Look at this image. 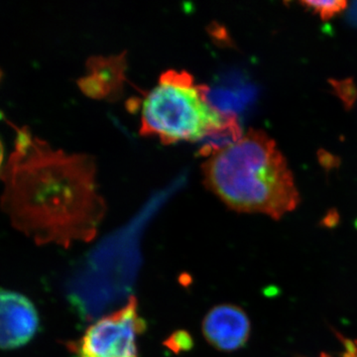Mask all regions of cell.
Instances as JSON below:
<instances>
[{
	"label": "cell",
	"mask_w": 357,
	"mask_h": 357,
	"mask_svg": "<svg viewBox=\"0 0 357 357\" xmlns=\"http://www.w3.org/2000/svg\"><path fill=\"white\" fill-rule=\"evenodd\" d=\"M16 131L1 178V206L11 222L38 244L89 243L105 213L95 160L54 149L27 128Z\"/></svg>",
	"instance_id": "6da1fadb"
},
{
	"label": "cell",
	"mask_w": 357,
	"mask_h": 357,
	"mask_svg": "<svg viewBox=\"0 0 357 357\" xmlns=\"http://www.w3.org/2000/svg\"><path fill=\"white\" fill-rule=\"evenodd\" d=\"M204 154V184L231 210L277 220L299 204L287 161L264 131L249 129L234 142Z\"/></svg>",
	"instance_id": "7a4b0ae2"
},
{
	"label": "cell",
	"mask_w": 357,
	"mask_h": 357,
	"mask_svg": "<svg viewBox=\"0 0 357 357\" xmlns=\"http://www.w3.org/2000/svg\"><path fill=\"white\" fill-rule=\"evenodd\" d=\"M140 134L156 136L164 144L222 136L227 143L241 137L238 119L208 102L206 89L197 86L185 70H169L145 96Z\"/></svg>",
	"instance_id": "3957f363"
},
{
	"label": "cell",
	"mask_w": 357,
	"mask_h": 357,
	"mask_svg": "<svg viewBox=\"0 0 357 357\" xmlns=\"http://www.w3.org/2000/svg\"><path fill=\"white\" fill-rule=\"evenodd\" d=\"M146 330L135 297L128 304L89 326L77 344L75 357H138L137 337Z\"/></svg>",
	"instance_id": "277c9868"
},
{
	"label": "cell",
	"mask_w": 357,
	"mask_h": 357,
	"mask_svg": "<svg viewBox=\"0 0 357 357\" xmlns=\"http://www.w3.org/2000/svg\"><path fill=\"white\" fill-rule=\"evenodd\" d=\"M39 326L38 312L31 301L22 294L0 290V349L27 344Z\"/></svg>",
	"instance_id": "5b68a950"
},
{
	"label": "cell",
	"mask_w": 357,
	"mask_h": 357,
	"mask_svg": "<svg viewBox=\"0 0 357 357\" xmlns=\"http://www.w3.org/2000/svg\"><path fill=\"white\" fill-rule=\"evenodd\" d=\"M251 324L246 312L236 305H218L206 314L203 333L206 342L222 351H236L248 344Z\"/></svg>",
	"instance_id": "8992f818"
},
{
	"label": "cell",
	"mask_w": 357,
	"mask_h": 357,
	"mask_svg": "<svg viewBox=\"0 0 357 357\" xmlns=\"http://www.w3.org/2000/svg\"><path fill=\"white\" fill-rule=\"evenodd\" d=\"M301 4L319 14L324 21L332 20L333 16L344 11L347 6V1H302Z\"/></svg>",
	"instance_id": "52a82bcc"
},
{
	"label": "cell",
	"mask_w": 357,
	"mask_h": 357,
	"mask_svg": "<svg viewBox=\"0 0 357 357\" xmlns=\"http://www.w3.org/2000/svg\"><path fill=\"white\" fill-rule=\"evenodd\" d=\"M166 345L177 354L180 351H190L192 347V337L184 331H178L169 337Z\"/></svg>",
	"instance_id": "ba28073f"
},
{
	"label": "cell",
	"mask_w": 357,
	"mask_h": 357,
	"mask_svg": "<svg viewBox=\"0 0 357 357\" xmlns=\"http://www.w3.org/2000/svg\"><path fill=\"white\" fill-rule=\"evenodd\" d=\"M340 340L342 342V347H344L342 357H357V340L344 337H340Z\"/></svg>",
	"instance_id": "9c48e42d"
},
{
	"label": "cell",
	"mask_w": 357,
	"mask_h": 357,
	"mask_svg": "<svg viewBox=\"0 0 357 357\" xmlns=\"http://www.w3.org/2000/svg\"><path fill=\"white\" fill-rule=\"evenodd\" d=\"M4 160V149L2 146L1 141H0V173L2 172V164H3Z\"/></svg>",
	"instance_id": "30bf717a"
}]
</instances>
